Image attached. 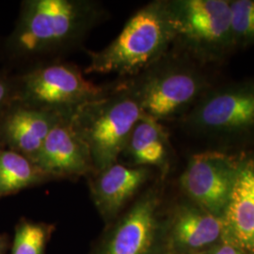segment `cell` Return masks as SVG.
Here are the masks:
<instances>
[{
	"instance_id": "obj_3",
	"label": "cell",
	"mask_w": 254,
	"mask_h": 254,
	"mask_svg": "<svg viewBox=\"0 0 254 254\" xmlns=\"http://www.w3.org/2000/svg\"><path fill=\"white\" fill-rule=\"evenodd\" d=\"M143 115L135 82L111 86L73 113V127L89 148L94 173L117 162Z\"/></svg>"
},
{
	"instance_id": "obj_1",
	"label": "cell",
	"mask_w": 254,
	"mask_h": 254,
	"mask_svg": "<svg viewBox=\"0 0 254 254\" xmlns=\"http://www.w3.org/2000/svg\"><path fill=\"white\" fill-rule=\"evenodd\" d=\"M104 9L89 0H27L10 37L13 52L36 57L79 44L104 17Z\"/></svg>"
},
{
	"instance_id": "obj_5",
	"label": "cell",
	"mask_w": 254,
	"mask_h": 254,
	"mask_svg": "<svg viewBox=\"0 0 254 254\" xmlns=\"http://www.w3.org/2000/svg\"><path fill=\"white\" fill-rule=\"evenodd\" d=\"M175 40L194 54L217 59L234 47L227 0L167 1Z\"/></svg>"
},
{
	"instance_id": "obj_10",
	"label": "cell",
	"mask_w": 254,
	"mask_h": 254,
	"mask_svg": "<svg viewBox=\"0 0 254 254\" xmlns=\"http://www.w3.org/2000/svg\"><path fill=\"white\" fill-rule=\"evenodd\" d=\"M35 164L51 179L94 173L89 148L73 127L71 116L63 117L51 129Z\"/></svg>"
},
{
	"instance_id": "obj_14",
	"label": "cell",
	"mask_w": 254,
	"mask_h": 254,
	"mask_svg": "<svg viewBox=\"0 0 254 254\" xmlns=\"http://www.w3.org/2000/svg\"><path fill=\"white\" fill-rule=\"evenodd\" d=\"M169 148L168 136L160 123L144 114L133 128L123 154L136 167H159L166 163Z\"/></svg>"
},
{
	"instance_id": "obj_9",
	"label": "cell",
	"mask_w": 254,
	"mask_h": 254,
	"mask_svg": "<svg viewBox=\"0 0 254 254\" xmlns=\"http://www.w3.org/2000/svg\"><path fill=\"white\" fill-rule=\"evenodd\" d=\"M157 198L149 193L114 220L94 254H150L156 233Z\"/></svg>"
},
{
	"instance_id": "obj_12",
	"label": "cell",
	"mask_w": 254,
	"mask_h": 254,
	"mask_svg": "<svg viewBox=\"0 0 254 254\" xmlns=\"http://www.w3.org/2000/svg\"><path fill=\"white\" fill-rule=\"evenodd\" d=\"M147 178L148 171L144 167H128L117 162L94 173L91 181V198L107 223L119 218Z\"/></svg>"
},
{
	"instance_id": "obj_20",
	"label": "cell",
	"mask_w": 254,
	"mask_h": 254,
	"mask_svg": "<svg viewBox=\"0 0 254 254\" xmlns=\"http://www.w3.org/2000/svg\"><path fill=\"white\" fill-rule=\"evenodd\" d=\"M212 254H242L236 248L230 245H222L217 248Z\"/></svg>"
},
{
	"instance_id": "obj_2",
	"label": "cell",
	"mask_w": 254,
	"mask_h": 254,
	"mask_svg": "<svg viewBox=\"0 0 254 254\" xmlns=\"http://www.w3.org/2000/svg\"><path fill=\"white\" fill-rule=\"evenodd\" d=\"M174 40L167 1L152 2L129 18L109 46L89 52L86 73L136 75L155 64Z\"/></svg>"
},
{
	"instance_id": "obj_18",
	"label": "cell",
	"mask_w": 254,
	"mask_h": 254,
	"mask_svg": "<svg viewBox=\"0 0 254 254\" xmlns=\"http://www.w3.org/2000/svg\"><path fill=\"white\" fill-rule=\"evenodd\" d=\"M234 47L254 44V0L230 1Z\"/></svg>"
},
{
	"instance_id": "obj_13",
	"label": "cell",
	"mask_w": 254,
	"mask_h": 254,
	"mask_svg": "<svg viewBox=\"0 0 254 254\" xmlns=\"http://www.w3.org/2000/svg\"><path fill=\"white\" fill-rule=\"evenodd\" d=\"M224 216V222L236 241L246 250L254 252V162L239 166Z\"/></svg>"
},
{
	"instance_id": "obj_11",
	"label": "cell",
	"mask_w": 254,
	"mask_h": 254,
	"mask_svg": "<svg viewBox=\"0 0 254 254\" xmlns=\"http://www.w3.org/2000/svg\"><path fill=\"white\" fill-rule=\"evenodd\" d=\"M63 117L13 100L0 117V146L35 163L46 136Z\"/></svg>"
},
{
	"instance_id": "obj_6",
	"label": "cell",
	"mask_w": 254,
	"mask_h": 254,
	"mask_svg": "<svg viewBox=\"0 0 254 254\" xmlns=\"http://www.w3.org/2000/svg\"><path fill=\"white\" fill-rule=\"evenodd\" d=\"M239 165L227 154L204 152L191 156L180 177L184 192L200 209L224 215Z\"/></svg>"
},
{
	"instance_id": "obj_4",
	"label": "cell",
	"mask_w": 254,
	"mask_h": 254,
	"mask_svg": "<svg viewBox=\"0 0 254 254\" xmlns=\"http://www.w3.org/2000/svg\"><path fill=\"white\" fill-rule=\"evenodd\" d=\"M110 87L89 81L73 64L54 63L25 73L14 85V100L62 116H72L82 106L107 93Z\"/></svg>"
},
{
	"instance_id": "obj_17",
	"label": "cell",
	"mask_w": 254,
	"mask_h": 254,
	"mask_svg": "<svg viewBox=\"0 0 254 254\" xmlns=\"http://www.w3.org/2000/svg\"><path fill=\"white\" fill-rule=\"evenodd\" d=\"M54 226L23 219L15 228L10 254H46Z\"/></svg>"
},
{
	"instance_id": "obj_19",
	"label": "cell",
	"mask_w": 254,
	"mask_h": 254,
	"mask_svg": "<svg viewBox=\"0 0 254 254\" xmlns=\"http://www.w3.org/2000/svg\"><path fill=\"white\" fill-rule=\"evenodd\" d=\"M14 100V85L0 74V117Z\"/></svg>"
},
{
	"instance_id": "obj_8",
	"label": "cell",
	"mask_w": 254,
	"mask_h": 254,
	"mask_svg": "<svg viewBox=\"0 0 254 254\" xmlns=\"http://www.w3.org/2000/svg\"><path fill=\"white\" fill-rule=\"evenodd\" d=\"M191 127L207 133L232 134L254 128V84L232 86L204 97L188 118Z\"/></svg>"
},
{
	"instance_id": "obj_21",
	"label": "cell",
	"mask_w": 254,
	"mask_h": 254,
	"mask_svg": "<svg viewBox=\"0 0 254 254\" xmlns=\"http://www.w3.org/2000/svg\"><path fill=\"white\" fill-rule=\"evenodd\" d=\"M2 254V243L0 241V254Z\"/></svg>"
},
{
	"instance_id": "obj_15",
	"label": "cell",
	"mask_w": 254,
	"mask_h": 254,
	"mask_svg": "<svg viewBox=\"0 0 254 254\" xmlns=\"http://www.w3.org/2000/svg\"><path fill=\"white\" fill-rule=\"evenodd\" d=\"M224 220L202 209L185 206L177 211L173 219V240L184 248L198 249L218 239Z\"/></svg>"
},
{
	"instance_id": "obj_16",
	"label": "cell",
	"mask_w": 254,
	"mask_h": 254,
	"mask_svg": "<svg viewBox=\"0 0 254 254\" xmlns=\"http://www.w3.org/2000/svg\"><path fill=\"white\" fill-rule=\"evenodd\" d=\"M51 180L23 154L0 149V198Z\"/></svg>"
},
{
	"instance_id": "obj_7",
	"label": "cell",
	"mask_w": 254,
	"mask_h": 254,
	"mask_svg": "<svg viewBox=\"0 0 254 254\" xmlns=\"http://www.w3.org/2000/svg\"><path fill=\"white\" fill-rule=\"evenodd\" d=\"M135 84L143 113L158 122L181 113L203 89L199 74L178 66L159 69Z\"/></svg>"
}]
</instances>
